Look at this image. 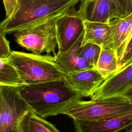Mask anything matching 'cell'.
<instances>
[{"instance_id": "6da1fadb", "label": "cell", "mask_w": 132, "mask_h": 132, "mask_svg": "<svg viewBox=\"0 0 132 132\" xmlns=\"http://www.w3.org/2000/svg\"><path fill=\"white\" fill-rule=\"evenodd\" d=\"M16 88L30 110L44 119L62 114L72 104L82 98L70 87L64 79L22 85Z\"/></svg>"}, {"instance_id": "7a4b0ae2", "label": "cell", "mask_w": 132, "mask_h": 132, "mask_svg": "<svg viewBox=\"0 0 132 132\" xmlns=\"http://www.w3.org/2000/svg\"><path fill=\"white\" fill-rule=\"evenodd\" d=\"M80 0H3L6 18L0 27L14 34L48 16L75 7Z\"/></svg>"}, {"instance_id": "3957f363", "label": "cell", "mask_w": 132, "mask_h": 132, "mask_svg": "<svg viewBox=\"0 0 132 132\" xmlns=\"http://www.w3.org/2000/svg\"><path fill=\"white\" fill-rule=\"evenodd\" d=\"M7 59L14 67L23 85L63 79L65 76L51 55L11 51Z\"/></svg>"}, {"instance_id": "277c9868", "label": "cell", "mask_w": 132, "mask_h": 132, "mask_svg": "<svg viewBox=\"0 0 132 132\" xmlns=\"http://www.w3.org/2000/svg\"><path fill=\"white\" fill-rule=\"evenodd\" d=\"M132 112V101L121 96L78 101L62 114L73 120L93 121Z\"/></svg>"}, {"instance_id": "5b68a950", "label": "cell", "mask_w": 132, "mask_h": 132, "mask_svg": "<svg viewBox=\"0 0 132 132\" xmlns=\"http://www.w3.org/2000/svg\"><path fill=\"white\" fill-rule=\"evenodd\" d=\"M65 11L46 18L14 32L16 43L35 54L46 53V55H55L57 47L56 22Z\"/></svg>"}, {"instance_id": "8992f818", "label": "cell", "mask_w": 132, "mask_h": 132, "mask_svg": "<svg viewBox=\"0 0 132 132\" xmlns=\"http://www.w3.org/2000/svg\"><path fill=\"white\" fill-rule=\"evenodd\" d=\"M30 110L16 87L0 86V132H20V122Z\"/></svg>"}, {"instance_id": "52a82bcc", "label": "cell", "mask_w": 132, "mask_h": 132, "mask_svg": "<svg viewBox=\"0 0 132 132\" xmlns=\"http://www.w3.org/2000/svg\"><path fill=\"white\" fill-rule=\"evenodd\" d=\"M84 18L78 9L73 7L56 21V32L58 52L68 50L84 31Z\"/></svg>"}, {"instance_id": "ba28073f", "label": "cell", "mask_w": 132, "mask_h": 132, "mask_svg": "<svg viewBox=\"0 0 132 132\" xmlns=\"http://www.w3.org/2000/svg\"><path fill=\"white\" fill-rule=\"evenodd\" d=\"M75 132H120L132 125V112L93 121L73 120Z\"/></svg>"}, {"instance_id": "9c48e42d", "label": "cell", "mask_w": 132, "mask_h": 132, "mask_svg": "<svg viewBox=\"0 0 132 132\" xmlns=\"http://www.w3.org/2000/svg\"><path fill=\"white\" fill-rule=\"evenodd\" d=\"M64 79L73 91L82 97H90L105 78L95 68H92L67 73Z\"/></svg>"}, {"instance_id": "30bf717a", "label": "cell", "mask_w": 132, "mask_h": 132, "mask_svg": "<svg viewBox=\"0 0 132 132\" xmlns=\"http://www.w3.org/2000/svg\"><path fill=\"white\" fill-rule=\"evenodd\" d=\"M132 86V62L105 79L91 100L119 96Z\"/></svg>"}, {"instance_id": "8fae6325", "label": "cell", "mask_w": 132, "mask_h": 132, "mask_svg": "<svg viewBox=\"0 0 132 132\" xmlns=\"http://www.w3.org/2000/svg\"><path fill=\"white\" fill-rule=\"evenodd\" d=\"M109 24L113 50L119 62L132 35V13L124 17L113 19Z\"/></svg>"}, {"instance_id": "7c38bea8", "label": "cell", "mask_w": 132, "mask_h": 132, "mask_svg": "<svg viewBox=\"0 0 132 132\" xmlns=\"http://www.w3.org/2000/svg\"><path fill=\"white\" fill-rule=\"evenodd\" d=\"M83 36L84 31L68 50L63 52H58L53 56L56 63L65 74L92 68L79 55Z\"/></svg>"}, {"instance_id": "4fadbf2b", "label": "cell", "mask_w": 132, "mask_h": 132, "mask_svg": "<svg viewBox=\"0 0 132 132\" xmlns=\"http://www.w3.org/2000/svg\"><path fill=\"white\" fill-rule=\"evenodd\" d=\"M84 26L81 45L86 43H93L99 45L101 48L113 50L109 22H93L84 20Z\"/></svg>"}, {"instance_id": "5bb4252c", "label": "cell", "mask_w": 132, "mask_h": 132, "mask_svg": "<svg viewBox=\"0 0 132 132\" xmlns=\"http://www.w3.org/2000/svg\"><path fill=\"white\" fill-rule=\"evenodd\" d=\"M80 2L78 9L85 20L104 23L111 20L110 0H82Z\"/></svg>"}, {"instance_id": "9a60e30c", "label": "cell", "mask_w": 132, "mask_h": 132, "mask_svg": "<svg viewBox=\"0 0 132 132\" xmlns=\"http://www.w3.org/2000/svg\"><path fill=\"white\" fill-rule=\"evenodd\" d=\"M19 128L20 132H61L54 125L37 116L31 110L21 119Z\"/></svg>"}, {"instance_id": "2e32d148", "label": "cell", "mask_w": 132, "mask_h": 132, "mask_svg": "<svg viewBox=\"0 0 132 132\" xmlns=\"http://www.w3.org/2000/svg\"><path fill=\"white\" fill-rule=\"evenodd\" d=\"M95 69L105 79L118 70V60L112 49L101 48Z\"/></svg>"}, {"instance_id": "e0dca14e", "label": "cell", "mask_w": 132, "mask_h": 132, "mask_svg": "<svg viewBox=\"0 0 132 132\" xmlns=\"http://www.w3.org/2000/svg\"><path fill=\"white\" fill-rule=\"evenodd\" d=\"M22 85L16 71L7 58H0V86L16 87Z\"/></svg>"}, {"instance_id": "ac0fdd59", "label": "cell", "mask_w": 132, "mask_h": 132, "mask_svg": "<svg viewBox=\"0 0 132 132\" xmlns=\"http://www.w3.org/2000/svg\"><path fill=\"white\" fill-rule=\"evenodd\" d=\"M101 47L93 43H86L81 46L79 55L91 67L95 68L99 58Z\"/></svg>"}, {"instance_id": "d6986e66", "label": "cell", "mask_w": 132, "mask_h": 132, "mask_svg": "<svg viewBox=\"0 0 132 132\" xmlns=\"http://www.w3.org/2000/svg\"><path fill=\"white\" fill-rule=\"evenodd\" d=\"M110 19L122 18L125 14V0H110Z\"/></svg>"}, {"instance_id": "ffe728a7", "label": "cell", "mask_w": 132, "mask_h": 132, "mask_svg": "<svg viewBox=\"0 0 132 132\" xmlns=\"http://www.w3.org/2000/svg\"><path fill=\"white\" fill-rule=\"evenodd\" d=\"M132 62V35L125 46L122 56L118 62L119 69L128 65Z\"/></svg>"}, {"instance_id": "44dd1931", "label": "cell", "mask_w": 132, "mask_h": 132, "mask_svg": "<svg viewBox=\"0 0 132 132\" xmlns=\"http://www.w3.org/2000/svg\"><path fill=\"white\" fill-rule=\"evenodd\" d=\"M9 41L6 37V34L0 27V58H7L11 53Z\"/></svg>"}, {"instance_id": "7402d4cb", "label": "cell", "mask_w": 132, "mask_h": 132, "mask_svg": "<svg viewBox=\"0 0 132 132\" xmlns=\"http://www.w3.org/2000/svg\"><path fill=\"white\" fill-rule=\"evenodd\" d=\"M125 16L132 13V0H125Z\"/></svg>"}, {"instance_id": "603a6c76", "label": "cell", "mask_w": 132, "mask_h": 132, "mask_svg": "<svg viewBox=\"0 0 132 132\" xmlns=\"http://www.w3.org/2000/svg\"><path fill=\"white\" fill-rule=\"evenodd\" d=\"M121 96L132 101V86L127 89Z\"/></svg>"}, {"instance_id": "cb8c5ba5", "label": "cell", "mask_w": 132, "mask_h": 132, "mask_svg": "<svg viewBox=\"0 0 132 132\" xmlns=\"http://www.w3.org/2000/svg\"><path fill=\"white\" fill-rule=\"evenodd\" d=\"M125 132H132V125H131Z\"/></svg>"}, {"instance_id": "d4e9b609", "label": "cell", "mask_w": 132, "mask_h": 132, "mask_svg": "<svg viewBox=\"0 0 132 132\" xmlns=\"http://www.w3.org/2000/svg\"><path fill=\"white\" fill-rule=\"evenodd\" d=\"M82 1V0H80V1Z\"/></svg>"}]
</instances>
